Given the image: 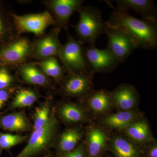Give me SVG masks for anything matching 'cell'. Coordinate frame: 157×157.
<instances>
[{
    "label": "cell",
    "mask_w": 157,
    "mask_h": 157,
    "mask_svg": "<svg viewBox=\"0 0 157 157\" xmlns=\"http://www.w3.org/2000/svg\"><path fill=\"white\" fill-rule=\"evenodd\" d=\"M125 32L135 42L137 48L155 50L157 48V23L139 19L128 11L114 9L106 21Z\"/></svg>",
    "instance_id": "obj_1"
},
{
    "label": "cell",
    "mask_w": 157,
    "mask_h": 157,
    "mask_svg": "<svg viewBox=\"0 0 157 157\" xmlns=\"http://www.w3.org/2000/svg\"><path fill=\"white\" fill-rule=\"evenodd\" d=\"M77 12L79 21L73 25L81 45H94L102 34H105L107 23L102 18V13L93 6H82Z\"/></svg>",
    "instance_id": "obj_2"
},
{
    "label": "cell",
    "mask_w": 157,
    "mask_h": 157,
    "mask_svg": "<svg viewBox=\"0 0 157 157\" xmlns=\"http://www.w3.org/2000/svg\"><path fill=\"white\" fill-rule=\"evenodd\" d=\"M59 122L52 114L44 126L34 130L25 147L16 157H32L50 147L57 140Z\"/></svg>",
    "instance_id": "obj_3"
},
{
    "label": "cell",
    "mask_w": 157,
    "mask_h": 157,
    "mask_svg": "<svg viewBox=\"0 0 157 157\" xmlns=\"http://www.w3.org/2000/svg\"><path fill=\"white\" fill-rule=\"evenodd\" d=\"M32 51L33 41L19 36L0 48V66L16 68L31 58Z\"/></svg>",
    "instance_id": "obj_4"
},
{
    "label": "cell",
    "mask_w": 157,
    "mask_h": 157,
    "mask_svg": "<svg viewBox=\"0 0 157 157\" xmlns=\"http://www.w3.org/2000/svg\"><path fill=\"white\" fill-rule=\"evenodd\" d=\"M67 31V42L62 47L58 57L65 73H90L83 56L82 45Z\"/></svg>",
    "instance_id": "obj_5"
},
{
    "label": "cell",
    "mask_w": 157,
    "mask_h": 157,
    "mask_svg": "<svg viewBox=\"0 0 157 157\" xmlns=\"http://www.w3.org/2000/svg\"><path fill=\"white\" fill-rule=\"evenodd\" d=\"M94 75L91 72L67 73L59 83V93L64 98H75L81 101L94 90Z\"/></svg>",
    "instance_id": "obj_6"
},
{
    "label": "cell",
    "mask_w": 157,
    "mask_h": 157,
    "mask_svg": "<svg viewBox=\"0 0 157 157\" xmlns=\"http://www.w3.org/2000/svg\"><path fill=\"white\" fill-rule=\"evenodd\" d=\"M11 16L19 36L25 33H32L39 37L45 33L48 27L55 25L53 17L47 10L37 14L21 15L11 12Z\"/></svg>",
    "instance_id": "obj_7"
},
{
    "label": "cell",
    "mask_w": 157,
    "mask_h": 157,
    "mask_svg": "<svg viewBox=\"0 0 157 157\" xmlns=\"http://www.w3.org/2000/svg\"><path fill=\"white\" fill-rule=\"evenodd\" d=\"M85 61L88 69L93 74L109 73L120 63L108 48L99 49L95 45L83 47Z\"/></svg>",
    "instance_id": "obj_8"
},
{
    "label": "cell",
    "mask_w": 157,
    "mask_h": 157,
    "mask_svg": "<svg viewBox=\"0 0 157 157\" xmlns=\"http://www.w3.org/2000/svg\"><path fill=\"white\" fill-rule=\"evenodd\" d=\"M107 25L105 34L107 35L108 40L107 48L120 63H123L137 48V46L125 32L107 23Z\"/></svg>",
    "instance_id": "obj_9"
},
{
    "label": "cell",
    "mask_w": 157,
    "mask_h": 157,
    "mask_svg": "<svg viewBox=\"0 0 157 157\" xmlns=\"http://www.w3.org/2000/svg\"><path fill=\"white\" fill-rule=\"evenodd\" d=\"M83 0H44L42 3L53 17L55 27L68 30L69 20L72 14L82 6Z\"/></svg>",
    "instance_id": "obj_10"
},
{
    "label": "cell",
    "mask_w": 157,
    "mask_h": 157,
    "mask_svg": "<svg viewBox=\"0 0 157 157\" xmlns=\"http://www.w3.org/2000/svg\"><path fill=\"white\" fill-rule=\"evenodd\" d=\"M61 30L54 27L47 33L34 39L31 58L39 61L49 57H58L63 46L59 38Z\"/></svg>",
    "instance_id": "obj_11"
},
{
    "label": "cell",
    "mask_w": 157,
    "mask_h": 157,
    "mask_svg": "<svg viewBox=\"0 0 157 157\" xmlns=\"http://www.w3.org/2000/svg\"><path fill=\"white\" fill-rule=\"evenodd\" d=\"M83 143L87 157H104L108 149L109 134L107 129L99 125H91L85 133Z\"/></svg>",
    "instance_id": "obj_12"
},
{
    "label": "cell",
    "mask_w": 157,
    "mask_h": 157,
    "mask_svg": "<svg viewBox=\"0 0 157 157\" xmlns=\"http://www.w3.org/2000/svg\"><path fill=\"white\" fill-rule=\"evenodd\" d=\"M143 147L121 132L109 134L108 149L114 157H143Z\"/></svg>",
    "instance_id": "obj_13"
},
{
    "label": "cell",
    "mask_w": 157,
    "mask_h": 157,
    "mask_svg": "<svg viewBox=\"0 0 157 157\" xmlns=\"http://www.w3.org/2000/svg\"><path fill=\"white\" fill-rule=\"evenodd\" d=\"M113 107L118 111L137 110L139 104V93L135 86L123 83L110 92Z\"/></svg>",
    "instance_id": "obj_14"
},
{
    "label": "cell",
    "mask_w": 157,
    "mask_h": 157,
    "mask_svg": "<svg viewBox=\"0 0 157 157\" xmlns=\"http://www.w3.org/2000/svg\"><path fill=\"white\" fill-rule=\"evenodd\" d=\"M80 101L88 111L95 115H106L113 107L110 92L104 89L94 90Z\"/></svg>",
    "instance_id": "obj_15"
},
{
    "label": "cell",
    "mask_w": 157,
    "mask_h": 157,
    "mask_svg": "<svg viewBox=\"0 0 157 157\" xmlns=\"http://www.w3.org/2000/svg\"><path fill=\"white\" fill-rule=\"evenodd\" d=\"M59 107L58 116L65 123L76 125L91 120L88 111L82 104L65 101Z\"/></svg>",
    "instance_id": "obj_16"
},
{
    "label": "cell",
    "mask_w": 157,
    "mask_h": 157,
    "mask_svg": "<svg viewBox=\"0 0 157 157\" xmlns=\"http://www.w3.org/2000/svg\"><path fill=\"white\" fill-rule=\"evenodd\" d=\"M144 117L138 110L118 111L115 113L104 115L100 120L99 125L106 129L121 132L133 122Z\"/></svg>",
    "instance_id": "obj_17"
},
{
    "label": "cell",
    "mask_w": 157,
    "mask_h": 157,
    "mask_svg": "<svg viewBox=\"0 0 157 157\" xmlns=\"http://www.w3.org/2000/svg\"><path fill=\"white\" fill-rule=\"evenodd\" d=\"M117 9L128 11L134 10L142 17V19L157 23V8L151 0H117Z\"/></svg>",
    "instance_id": "obj_18"
},
{
    "label": "cell",
    "mask_w": 157,
    "mask_h": 157,
    "mask_svg": "<svg viewBox=\"0 0 157 157\" xmlns=\"http://www.w3.org/2000/svg\"><path fill=\"white\" fill-rule=\"evenodd\" d=\"M17 73L27 84L46 88L52 87V81L33 63H25L16 67Z\"/></svg>",
    "instance_id": "obj_19"
},
{
    "label": "cell",
    "mask_w": 157,
    "mask_h": 157,
    "mask_svg": "<svg viewBox=\"0 0 157 157\" xmlns=\"http://www.w3.org/2000/svg\"><path fill=\"white\" fill-rule=\"evenodd\" d=\"M120 132L142 147L155 140L152 134L148 122L144 117L133 122Z\"/></svg>",
    "instance_id": "obj_20"
},
{
    "label": "cell",
    "mask_w": 157,
    "mask_h": 157,
    "mask_svg": "<svg viewBox=\"0 0 157 157\" xmlns=\"http://www.w3.org/2000/svg\"><path fill=\"white\" fill-rule=\"evenodd\" d=\"M80 125H72L65 129L56 140L57 147L61 154L74 150L80 144L85 135Z\"/></svg>",
    "instance_id": "obj_21"
},
{
    "label": "cell",
    "mask_w": 157,
    "mask_h": 157,
    "mask_svg": "<svg viewBox=\"0 0 157 157\" xmlns=\"http://www.w3.org/2000/svg\"><path fill=\"white\" fill-rule=\"evenodd\" d=\"M0 128L11 132H26L33 125L24 112H14L0 116Z\"/></svg>",
    "instance_id": "obj_22"
},
{
    "label": "cell",
    "mask_w": 157,
    "mask_h": 157,
    "mask_svg": "<svg viewBox=\"0 0 157 157\" xmlns=\"http://www.w3.org/2000/svg\"><path fill=\"white\" fill-rule=\"evenodd\" d=\"M18 36L11 12L7 11L0 2V48Z\"/></svg>",
    "instance_id": "obj_23"
},
{
    "label": "cell",
    "mask_w": 157,
    "mask_h": 157,
    "mask_svg": "<svg viewBox=\"0 0 157 157\" xmlns=\"http://www.w3.org/2000/svg\"><path fill=\"white\" fill-rule=\"evenodd\" d=\"M42 72L49 78L59 84L65 76V70L56 57H49L39 61L37 64Z\"/></svg>",
    "instance_id": "obj_24"
},
{
    "label": "cell",
    "mask_w": 157,
    "mask_h": 157,
    "mask_svg": "<svg viewBox=\"0 0 157 157\" xmlns=\"http://www.w3.org/2000/svg\"><path fill=\"white\" fill-rule=\"evenodd\" d=\"M38 98V94L32 89H20L15 94L10 107L14 109L31 107L37 101Z\"/></svg>",
    "instance_id": "obj_25"
},
{
    "label": "cell",
    "mask_w": 157,
    "mask_h": 157,
    "mask_svg": "<svg viewBox=\"0 0 157 157\" xmlns=\"http://www.w3.org/2000/svg\"><path fill=\"white\" fill-rule=\"evenodd\" d=\"M52 105V99L50 97L37 108L34 115L33 131L42 128L48 122L52 114L51 113Z\"/></svg>",
    "instance_id": "obj_26"
},
{
    "label": "cell",
    "mask_w": 157,
    "mask_h": 157,
    "mask_svg": "<svg viewBox=\"0 0 157 157\" xmlns=\"http://www.w3.org/2000/svg\"><path fill=\"white\" fill-rule=\"evenodd\" d=\"M26 137L20 134L0 132V150L8 149L24 142Z\"/></svg>",
    "instance_id": "obj_27"
},
{
    "label": "cell",
    "mask_w": 157,
    "mask_h": 157,
    "mask_svg": "<svg viewBox=\"0 0 157 157\" xmlns=\"http://www.w3.org/2000/svg\"><path fill=\"white\" fill-rule=\"evenodd\" d=\"M17 78L11 72V69L0 66V90L16 87Z\"/></svg>",
    "instance_id": "obj_28"
},
{
    "label": "cell",
    "mask_w": 157,
    "mask_h": 157,
    "mask_svg": "<svg viewBox=\"0 0 157 157\" xmlns=\"http://www.w3.org/2000/svg\"><path fill=\"white\" fill-rule=\"evenodd\" d=\"M61 157H87L86 149L83 141L72 151L62 154Z\"/></svg>",
    "instance_id": "obj_29"
},
{
    "label": "cell",
    "mask_w": 157,
    "mask_h": 157,
    "mask_svg": "<svg viewBox=\"0 0 157 157\" xmlns=\"http://www.w3.org/2000/svg\"><path fill=\"white\" fill-rule=\"evenodd\" d=\"M143 157H157V142L156 139L143 147Z\"/></svg>",
    "instance_id": "obj_30"
},
{
    "label": "cell",
    "mask_w": 157,
    "mask_h": 157,
    "mask_svg": "<svg viewBox=\"0 0 157 157\" xmlns=\"http://www.w3.org/2000/svg\"><path fill=\"white\" fill-rule=\"evenodd\" d=\"M16 89L17 87H15L8 89L0 90V109L11 98Z\"/></svg>",
    "instance_id": "obj_31"
},
{
    "label": "cell",
    "mask_w": 157,
    "mask_h": 157,
    "mask_svg": "<svg viewBox=\"0 0 157 157\" xmlns=\"http://www.w3.org/2000/svg\"></svg>",
    "instance_id": "obj_32"
}]
</instances>
